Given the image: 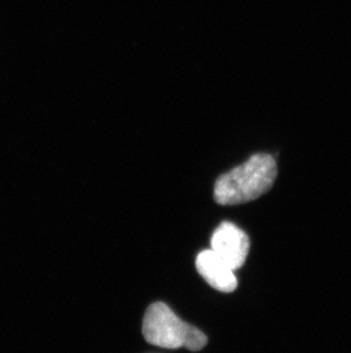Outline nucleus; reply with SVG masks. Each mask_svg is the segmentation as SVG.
I'll use <instances>...</instances> for the list:
<instances>
[{"mask_svg":"<svg viewBox=\"0 0 351 353\" xmlns=\"http://www.w3.org/2000/svg\"><path fill=\"white\" fill-rule=\"evenodd\" d=\"M196 269L210 286L222 293H232L237 287L234 271L211 250H203L196 257Z\"/></svg>","mask_w":351,"mask_h":353,"instance_id":"4","label":"nucleus"},{"mask_svg":"<svg viewBox=\"0 0 351 353\" xmlns=\"http://www.w3.org/2000/svg\"><path fill=\"white\" fill-rule=\"evenodd\" d=\"M277 177V163L269 154H255L242 165L218 177L215 203L232 206L258 199L272 189Z\"/></svg>","mask_w":351,"mask_h":353,"instance_id":"1","label":"nucleus"},{"mask_svg":"<svg viewBox=\"0 0 351 353\" xmlns=\"http://www.w3.org/2000/svg\"><path fill=\"white\" fill-rule=\"evenodd\" d=\"M211 250L233 271L239 270L246 263L250 240L235 224L222 222L212 234Z\"/></svg>","mask_w":351,"mask_h":353,"instance_id":"3","label":"nucleus"},{"mask_svg":"<svg viewBox=\"0 0 351 353\" xmlns=\"http://www.w3.org/2000/svg\"><path fill=\"white\" fill-rule=\"evenodd\" d=\"M142 335L147 343L170 350L185 347L198 352L208 343L206 334L182 321L162 302L151 304L146 310L142 320Z\"/></svg>","mask_w":351,"mask_h":353,"instance_id":"2","label":"nucleus"}]
</instances>
